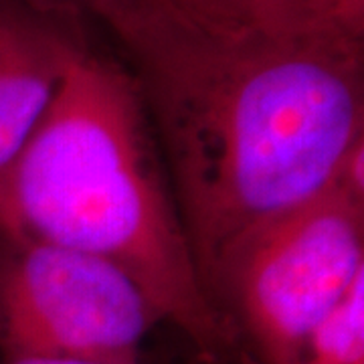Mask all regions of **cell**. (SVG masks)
<instances>
[{"label": "cell", "instance_id": "cell-6", "mask_svg": "<svg viewBox=\"0 0 364 364\" xmlns=\"http://www.w3.org/2000/svg\"><path fill=\"white\" fill-rule=\"evenodd\" d=\"M296 364H364V279L314 330Z\"/></svg>", "mask_w": 364, "mask_h": 364}, {"label": "cell", "instance_id": "cell-2", "mask_svg": "<svg viewBox=\"0 0 364 364\" xmlns=\"http://www.w3.org/2000/svg\"><path fill=\"white\" fill-rule=\"evenodd\" d=\"M0 233L119 267L210 360L239 346L237 326L196 269L136 81L83 43L39 128L0 178Z\"/></svg>", "mask_w": 364, "mask_h": 364}, {"label": "cell", "instance_id": "cell-9", "mask_svg": "<svg viewBox=\"0 0 364 364\" xmlns=\"http://www.w3.org/2000/svg\"><path fill=\"white\" fill-rule=\"evenodd\" d=\"M320 11L328 23L364 37V0H320Z\"/></svg>", "mask_w": 364, "mask_h": 364}, {"label": "cell", "instance_id": "cell-3", "mask_svg": "<svg viewBox=\"0 0 364 364\" xmlns=\"http://www.w3.org/2000/svg\"><path fill=\"white\" fill-rule=\"evenodd\" d=\"M364 279V140L324 193L255 235L223 308L263 364H296L314 330Z\"/></svg>", "mask_w": 364, "mask_h": 364}, {"label": "cell", "instance_id": "cell-1", "mask_svg": "<svg viewBox=\"0 0 364 364\" xmlns=\"http://www.w3.org/2000/svg\"><path fill=\"white\" fill-rule=\"evenodd\" d=\"M95 16L128 57L196 269L225 312L249 241L324 193L364 140V37L205 0H119Z\"/></svg>", "mask_w": 364, "mask_h": 364}, {"label": "cell", "instance_id": "cell-5", "mask_svg": "<svg viewBox=\"0 0 364 364\" xmlns=\"http://www.w3.org/2000/svg\"><path fill=\"white\" fill-rule=\"evenodd\" d=\"M79 43L67 23L0 0V178L39 128Z\"/></svg>", "mask_w": 364, "mask_h": 364}, {"label": "cell", "instance_id": "cell-8", "mask_svg": "<svg viewBox=\"0 0 364 364\" xmlns=\"http://www.w3.org/2000/svg\"><path fill=\"white\" fill-rule=\"evenodd\" d=\"M18 2L31 13L71 25L81 14L95 16L104 6L119 0H18Z\"/></svg>", "mask_w": 364, "mask_h": 364}, {"label": "cell", "instance_id": "cell-4", "mask_svg": "<svg viewBox=\"0 0 364 364\" xmlns=\"http://www.w3.org/2000/svg\"><path fill=\"white\" fill-rule=\"evenodd\" d=\"M6 243L0 257L4 356L138 364V348L162 316L128 273L53 243Z\"/></svg>", "mask_w": 364, "mask_h": 364}, {"label": "cell", "instance_id": "cell-10", "mask_svg": "<svg viewBox=\"0 0 364 364\" xmlns=\"http://www.w3.org/2000/svg\"><path fill=\"white\" fill-rule=\"evenodd\" d=\"M0 364H119L97 363V360H77V358H49V356H4Z\"/></svg>", "mask_w": 364, "mask_h": 364}, {"label": "cell", "instance_id": "cell-7", "mask_svg": "<svg viewBox=\"0 0 364 364\" xmlns=\"http://www.w3.org/2000/svg\"><path fill=\"white\" fill-rule=\"evenodd\" d=\"M205 2L265 25H291L301 21L328 23L320 11V0H205Z\"/></svg>", "mask_w": 364, "mask_h": 364}]
</instances>
